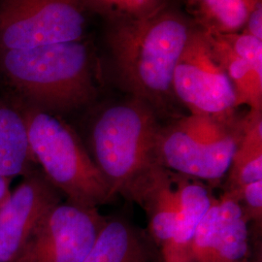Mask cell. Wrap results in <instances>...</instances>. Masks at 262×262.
Instances as JSON below:
<instances>
[{
  "mask_svg": "<svg viewBox=\"0 0 262 262\" xmlns=\"http://www.w3.org/2000/svg\"><path fill=\"white\" fill-rule=\"evenodd\" d=\"M194 23L167 4L149 17L109 23L107 44L114 72L122 88L164 110L174 95L172 80Z\"/></svg>",
  "mask_w": 262,
  "mask_h": 262,
  "instance_id": "cell-1",
  "label": "cell"
},
{
  "mask_svg": "<svg viewBox=\"0 0 262 262\" xmlns=\"http://www.w3.org/2000/svg\"><path fill=\"white\" fill-rule=\"evenodd\" d=\"M160 131L156 110L132 96L95 115L86 138L81 139L112 196L121 193L139 203L164 171L159 158Z\"/></svg>",
  "mask_w": 262,
  "mask_h": 262,
  "instance_id": "cell-2",
  "label": "cell"
},
{
  "mask_svg": "<svg viewBox=\"0 0 262 262\" xmlns=\"http://www.w3.org/2000/svg\"><path fill=\"white\" fill-rule=\"evenodd\" d=\"M0 78L20 102L63 117L97 96L96 62L88 40L0 51Z\"/></svg>",
  "mask_w": 262,
  "mask_h": 262,
  "instance_id": "cell-3",
  "label": "cell"
},
{
  "mask_svg": "<svg viewBox=\"0 0 262 262\" xmlns=\"http://www.w3.org/2000/svg\"><path fill=\"white\" fill-rule=\"evenodd\" d=\"M30 149L39 168L67 202L98 208L111 190L75 128L61 116L23 103Z\"/></svg>",
  "mask_w": 262,
  "mask_h": 262,
  "instance_id": "cell-4",
  "label": "cell"
},
{
  "mask_svg": "<svg viewBox=\"0 0 262 262\" xmlns=\"http://www.w3.org/2000/svg\"><path fill=\"white\" fill-rule=\"evenodd\" d=\"M239 137L230 124L189 115L162 128L159 158L164 168L187 177L214 181L229 170Z\"/></svg>",
  "mask_w": 262,
  "mask_h": 262,
  "instance_id": "cell-5",
  "label": "cell"
},
{
  "mask_svg": "<svg viewBox=\"0 0 262 262\" xmlns=\"http://www.w3.org/2000/svg\"><path fill=\"white\" fill-rule=\"evenodd\" d=\"M86 0H0V51L85 39Z\"/></svg>",
  "mask_w": 262,
  "mask_h": 262,
  "instance_id": "cell-6",
  "label": "cell"
},
{
  "mask_svg": "<svg viewBox=\"0 0 262 262\" xmlns=\"http://www.w3.org/2000/svg\"><path fill=\"white\" fill-rule=\"evenodd\" d=\"M172 91L191 115L226 124L233 121L237 108L233 84L196 26L175 68Z\"/></svg>",
  "mask_w": 262,
  "mask_h": 262,
  "instance_id": "cell-7",
  "label": "cell"
},
{
  "mask_svg": "<svg viewBox=\"0 0 262 262\" xmlns=\"http://www.w3.org/2000/svg\"><path fill=\"white\" fill-rule=\"evenodd\" d=\"M105 223L97 208L59 202L36 225L12 262H83Z\"/></svg>",
  "mask_w": 262,
  "mask_h": 262,
  "instance_id": "cell-8",
  "label": "cell"
},
{
  "mask_svg": "<svg viewBox=\"0 0 262 262\" xmlns=\"http://www.w3.org/2000/svg\"><path fill=\"white\" fill-rule=\"evenodd\" d=\"M248 217L230 192L214 199L188 245V262H249Z\"/></svg>",
  "mask_w": 262,
  "mask_h": 262,
  "instance_id": "cell-9",
  "label": "cell"
},
{
  "mask_svg": "<svg viewBox=\"0 0 262 262\" xmlns=\"http://www.w3.org/2000/svg\"><path fill=\"white\" fill-rule=\"evenodd\" d=\"M59 202L61 193L39 167L23 176L0 206V262L13 261L36 225Z\"/></svg>",
  "mask_w": 262,
  "mask_h": 262,
  "instance_id": "cell-10",
  "label": "cell"
},
{
  "mask_svg": "<svg viewBox=\"0 0 262 262\" xmlns=\"http://www.w3.org/2000/svg\"><path fill=\"white\" fill-rule=\"evenodd\" d=\"M39 167L30 149L23 104L8 90L0 94V175L13 179Z\"/></svg>",
  "mask_w": 262,
  "mask_h": 262,
  "instance_id": "cell-11",
  "label": "cell"
},
{
  "mask_svg": "<svg viewBox=\"0 0 262 262\" xmlns=\"http://www.w3.org/2000/svg\"><path fill=\"white\" fill-rule=\"evenodd\" d=\"M83 262H160L155 247L132 225L106 221Z\"/></svg>",
  "mask_w": 262,
  "mask_h": 262,
  "instance_id": "cell-12",
  "label": "cell"
},
{
  "mask_svg": "<svg viewBox=\"0 0 262 262\" xmlns=\"http://www.w3.org/2000/svg\"><path fill=\"white\" fill-rule=\"evenodd\" d=\"M174 185L179 204L177 225L173 239L162 246V254L188 258V245L192 235L215 198L210 195L201 182L194 178L177 173Z\"/></svg>",
  "mask_w": 262,
  "mask_h": 262,
  "instance_id": "cell-13",
  "label": "cell"
},
{
  "mask_svg": "<svg viewBox=\"0 0 262 262\" xmlns=\"http://www.w3.org/2000/svg\"><path fill=\"white\" fill-rule=\"evenodd\" d=\"M203 32L215 58L233 84L237 108L246 105L252 111H262V69L238 56L220 34Z\"/></svg>",
  "mask_w": 262,
  "mask_h": 262,
  "instance_id": "cell-14",
  "label": "cell"
},
{
  "mask_svg": "<svg viewBox=\"0 0 262 262\" xmlns=\"http://www.w3.org/2000/svg\"><path fill=\"white\" fill-rule=\"evenodd\" d=\"M242 134L230 164V189L262 181L261 111H252L246 116Z\"/></svg>",
  "mask_w": 262,
  "mask_h": 262,
  "instance_id": "cell-15",
  "label": "cell"
},
{
  "mask_svg": "<svg viewBox=\"0 0 262 262\" xmlns=\"http://www.w3.org/2000/svg\"><path fill=\"white\" fill-rule=\"evenodd\" d=\"M150 215L151 236L161 247L169 243L175 233L178 219V198L174 179L167 175L166 168L141 199Z\"/></svg>",
  "mask_w": 262,
  "mask_h": 262,
  "instance_id": "cell-16",
  "label": "cell"
},
{
  "mask_svg": "<svg viewBox=\"0 0 262 262\" xmlns=\"http://www.w3.org/2000/svg\"><path fill=\"white\" fill-rule=\"evenodd\" d=\"M254 0H187L189 18L210 33L227 34L243 29Z\"/></svg>",
  "mask_w": 262,
  "mask_h": 262,
  "instance_id": "cell-17",
  "label": "cell"
},
{
  "mask_svg": "<svg viewBox=\"0 0 262 262\" xmlns=\"http://www.w3.org/2000/svg\"><path fill=\"white\" fill-rule=\"evenodd\" d=\"M89 9L108 23L149 17L169 4L167 0H86Z\"/></svg>",
  "mask_w": 262,
  "mask_h": 262,
  "instance_id": "cell-18",
  "label": "cell"
},
{
  "mask_svg": "<svg viewBox=\"0 0 262 262\" xmlns=\"http://www.w3.org/2000/svg\"><path fill=\"white\" fill-rule=\"evenodd\" d=\"M233 196L239 201L245 203L244 211L247 217L260 220L262 214V181L253 182L242 187L229 189Z\"/></svg>",
  "mask_w": 262,
  "mask_h": 262,
  "instance_id": "cell-19",
  "label": "cell"
},
{
  "mask_svg": "<svg viewBox=\"0 0 262 262\" xmlns=\"http://www.w3.org/2000/svg\"><path fill=\"white\" fill-rule=\"evenodd\" d=\"M241 31L262 40V0L253 1Z\"/></svg>",
  "mask_w": 262,
  "mask_h": 262,
  "instance_id": "cell-20",
  "label": "cell"
},
{
  "mask_svg": "<svg viewBox=\"0 0 262 262\" xmlns=\"http://www.w3.org/2000/svg\"><path fill=\"white\" fill-rule=\"evenodd\" d=\"M11 181L12 179L0 175V206L8 199V197L11 194V191H12L10 189Z\"/></svg>",
  "mask_w": 262,
  "mask_h": 262,
  "instance_id": "cell-21",
  "label": "cell"
},
{
  "mask_svg": "<svg viewBox=\"0 0 262 262\" xmlns=\"http://www.w3.org/2000/svg\"><path fill=\"white\" fill-rule=\"evenodd\" d=\"M183 1H184V2H186V1H187V0H183Z\"/></svg>",
  "mask_w": 262,
  "mask_h": 262,
  "instance_id": "cell-22",
  "label": "cell"
}]
</instances>
